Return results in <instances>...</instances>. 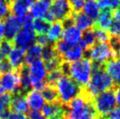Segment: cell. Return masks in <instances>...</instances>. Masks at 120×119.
Here are the masks:
<instances>
[{
  "instance_id": "obj_1",
  "label": "cell",
  "mask_w": 120,
  "mask_h": 119,
  "mask_svg": "<svg viewBox=\"0 0 120 119\" xmlns=\"http://www.w3.org/2000/svg\"><path fill=\"white\" fill-rule=\"evenodd\" d=\"M66 107V119L98 118L92 103V98L85 92L84 89H82L80 95L72 100Z\"/></svg>"
},
{
  "instance_id": "obj_2",
  "label": "cell",
  "mask_w": 120,
  "mask_h": 119,
  "mask_svg": "<svg viewBox=\"0 0 120 119\" xmlns=\"http://www.w3.org/2000/svg\"><path fill=\"white\" fill-rule=\"evenodd\" d=\"M115 83L104 69V65L94 64L90 82L85 88V92L93 99L94 96L104 91L114 89Z\"/></svg>"
},
{
  "instance_id": "obj_3",
  "label": "cell",
  "mask_w": 120,
  "mask_h": 119,
  "mask_svg": "<svg viewBox=\"0 0 120 119\" xmlns=\"http://www.w3.org/2000/svg\"><path fill=\"white\" fill-rule=\"evenodd\" d=\"M61 67L64 74L69 76L81 88H85L92 74L93 62L89 58H82L70 64L62 63Z\"/></svg>"
},
{
  "instance_id": "obj_4",
  "label": "cell",
  "mask_w": 120,
  "mask_h": 119,
  "mask_svg": "<svg viewBox=\"0 0 120 119\" xmlns=\"http://www.w3.org/2000/svg\"><path fill=\"white\" fill-rule=\"evenodd\" d=\"M53 87L57 92L58 101L65 106H67L72 100L79 96L83 89L76 84L66 74L60 76Z\"/></svg>"
},
{
  "instance_id": "obj_5",
  "label": "cell",
  "mask_w": 120,
  "mask_h": 119,
  "mask_svg": "<svg viewBox=\"0 0 120 119\" xmlns=\"http://www.w3.org/2000/svg\"><path fill=\"white\" fill-rule=\"evenodd\" d=\"M36 41V33L33 27V20L32 17L26 15L23 19V26L19 33L15 35L12 40V43L16 47L26 50L31 46L35 44Z\"/></svg>"
},
{
  "instance_id": "obj_6",
  "label": "cell",
  "mask_w": 120,
  "mask_h": 119,
  "mask_svg": "<svg viewBox=\"0 0 120 119\" xmlns=\"http://www.w3.org/2000/svg\"><path fill=\"white\" fill-rule=\"evenodd\" d=\"M87 51L89 59L94 64L105 65L110 60L117 58V53L110 42H98Z\"/></svg>"
},
{
  "instance_id": "obj_7",
  "label": "cell",
  "mask_w": 120,
  "mask_h": 119,
  "mask_svg": "<svg viewBox=\"0 0 120 119\" xmlns=\"http://www.w3.org/2000/svg\"><path fill=\"white\" fill-rule=\"evenodd\" d=\"M92 103L97 116L100 118H104L109 112L117 106L115 90L110 89L98 94L93 97Z\"/></svg>"
},
{
  "instance_id": "obj_8",
  "label": "cell",
  "mask_w": 120,
  "mask_h": 119,
  "mask_svg": "<svg viewBox=\"0 0 120 119\" xmlns=\"http://www.w3.org/2000/svg\"><path fill=\"white\" fill-rule=\"evenodd\" d=\"M53 3L50 4V9L44 19L51 22H65L69 19L73 15L68 3V0H53Z\"/></svg>"
},
{
  "instance_id": "obj_9",
  "label": "cell",
  "mask_w": 120,
  "mask_h": 119,
  "mask_svg": "<svg viewBox=\"0 0 120 119\" xmlns=\"http://www.w3.org/2000/svg\"><path fill=\"white\" fill-rule=\"evenodd\" d=\"M27 70L32 82V87L34 89L41 91L47 85L46 82L47 70L44 61L41 60L34 61L27 66Z\"/></svg>"
},
{
  "instance_id": "obj_10",
  "label": "cell",
  "mask_w": 120,
  "mask_h": 119,
  "mask_svg": "<svg viewBox=\"0 0 120 119\" xmlns=\"http://www.w3.org/2000/svg\"><path fill=\"white\" fill-rule=\"evenodd\" d=\"M0 86L4 92L11 95L20 93L19 74L18 70L0 74Z\"/></svg>"
},
{
  "instance_id": "obj_11",
  "label": "cell",
  "mask_w": 120,
  "mask_h": 119,
  "mask_svg": "<svg viewBox=\"0 0 120 119\" xmlns=\"http://www.w3.org/2000/svg\"><path fill=\"white\" fill-rule=\"evenodd\" d=\"M23 19L24 18H19L14 15H9L4 19V34L5 40L10 41L13 40L15 35L23 26Z\"/></svg>"
},
{
  "instance_id": "obj_12",
  "label": "cell",
  "mask_w": 120,
  "mask_h": 119,
  "mask_svg": "<svg viewBox=\"0 0 120 119\" xmlns=\"http://www.w3.org/2000/svg\"><path fill=\"white\" fill-rule=\"evenodd\" d=\"M63 33L61 36V40L66 41L68 43L75 45V44H79L82 38V31L78 29L72 21V17L69 19L66 20L63 22Z\"/></svg>"
},
{
  "instance_id": "obj_13",
  "label": "cell",
  "mask_w": 120,
  "mask_h": 119,
  "mask_svg": "<svg viewBox=\"0 0 120 119\" xmlns=\"http://www.w3.org/2000/svg\"><path fill=\"white\" fill-rule=\"evenodd\" d=\"M41 109V113L47 119H57L66 116L67 107L61 104L60 102H54L44 104Z\"/></svg>"
},
{
  "instance_id": "obj_14",
  "label": "cell",
  "mask_w": 120,
  "mask_h": 119,
  "mask_svg": "<svg viewBox=\"0 0 120 119\" xmlns=\"http://www.w3.org/2000/svg\"><path fill=\"white\" fill-rule=\"evenodd\" d=\"M86 50L80 44H75L70 46L68 50L61 56V60L65 64L75 62L79 60L82 59Z\"/></svg>"
},
{
  "instance_id": "obj_15",
  "label": "cell",
  "mask_w": 120,
  "mask_h": 119,
  "mask_svg": "<svg viewBox=\"0 0 120 119\" xmlns=\"http://www.w3.org/2000/svg\"><path fill=\"white\" fill-rule=\"evenodd\" d=\"M50 9V3L42 1V0H35L29 9L30 16L35 19H45Z\"/></svg>"
},
{
  "instance_id": "obj_16",
  "label": "cell",
  "mask_w": 120,
  "mask_h": 119,
  "mask_svg": "<svg viewBox=\"0 0 120 119\" xmlns=\"http://www.w3.org/2000/svg\"><path fill=\"white\" fill-rule=\"evenodd\" d=\"M25 96H26L28 107L32 109V110L34 109L39 110L45 104V99L42 96L41 91H39L36 89H32V90H29L25 95Z\"/></svg>"
},
{
  "instance_id": "obj_17",
  "label": "cell",
  "mask_w": 120,
  "mask_h": 119,
  "mask_svg": "<svg viewBox=\"0 0 120 119\" xmlns=\"http://www.w3.org/2000/svg\"><path fill=\"white\" fill-rule=\"evenodd\" d=\"M25 50L19 47H12L7 56V60L9 61L13 70L19 69L25 65Z\"/></svg>"
},
{
  "instance_id": "obj_18",
  "label": "cell",
  "mask_w": 120,
  "mask_h": 119,
  "mask_svg": "<svg viewBox=\"0 0 120 119\" xmlns=\"http://www.w3.org/2000/svg\"><path fill=\"white\" fill-rule=\"evenodd\" d=\"M10 109L12 112L21 113V114H26L28 112L29 107H28L26 96L24 94L18 93V94L12 95Z\"/></svg>"
},
{
  "instance_id": "obj_19",
  "label": "cell",
  "mask_w": 120,
  "mask_h": 119,
  "mask_svg": "<svg viewBox=\"0 0 120 119\" xmlns=\"http://www.w3.org/2000/svg\"><path fill=\"white\" fill-rule=\"evenodd\" d=\"M72 21L74 25L81 31H87V30L92 29L94 26V22H95L90 17H88L86 14L82 11L73 13Z\"/></svg>"
},
{
  "instance_id": "obj_20",
  "label": "cell",
  "mask_w": 120,
  "mask_h": 119,
  "mask_svg": "<svg viewBox=\"0 0 120 119\" xmlns=\"http://www.w3.org/2000/svg\"><path fill=\"white\" fill-rule=\"evenodd\" d=\"M104 69L109 74L115 85L120 84V59L115 58L104 65Z\"/></svg>"
},
{
  "instance_id": "obj_21",
  "label": "cell",
  "mask_w": 120,
  "mask_h": 119,
  "mask_svg": "<svg viewBox=\"0 0 120 119\" xmlns=\"http://www.w3.org/2000/svg\"><path fill=\"white\" fill-rule=\"evenodd\" d=\"M63 23L55 21L53 24H50L49 28L47 30L46 35L48 38V40L51 43H56L57 41L61 39L62 33H63Z\"/></svg>"
},
{
  "instance_id": "obj_22",
  "label": "cell",
  "mask_w": 120,
  "mask_h": 119,
  "mask_svg": "<svg viewBox=\"0 0 120 119\" xmlns=\"http://www.w3.org/2000/svg\"><path fill=\"white\" fill-rule=\"evenodd\" d=\"M43 47H41L38 44H34L25 52V65H30L34 61H37L42 57Z\"/></svg>"
},
{
  "instance_id": "obj_23",
  "label": "cell",
  "mask_w": 120,
  "mask_h": 119,
  "mask_svg": "<svg viewBox=\"0 0 120 119\" xmlns=\"http://www.w3.org/2000/svg\"><path fill=\"white\" fill-rule=\"evenodd\" d=\"M113 21V12L111 11H103L98 15L96 20V26L103 30H109L110 25Z\"/></svg>"
},
{
  "instance_id": "obj_24",
  "label": "cell",
  "mask_w": 120,
  "mask_h": 119,
  "mask_svg": "<svg viewBox=\"0 0 120 119\" xmlns=\"http://www.w3.org/2000/svg\"><path fill=\"white\" fill-rule=\"evenodd\" d=\"M12 95L3 93L0 95V119H4L10 112V106Z\"/></svg>"
},
{
  "instance_id": "obj_25",
  "label": "cell",
  "mask_w": 120,
  "mask_h": 119,
  "mask_svg": "<svg viewBox=\"0 0 120 119\" xmlns=\"http://www.w3.org/2000/svg\"><path fill=\"white\" fill-rule=\"evenodd\" d=\"M10 9L12 12V15L19 17V18H25L29 11V7L24 4L21 2H19L17 0H11L10 2Z\"/></svg>"
},
{
  "instance_id": "obj_26",
  "label": "cell",
  "mask_w": 120,
  "mask_h": 119,
  "mask_svg": "<svg viewBox=\"0 0 120 119\" xmlns=\"http://www.w3.org/2000/svg\"><path fill=\"white\" fill-rule=\"evenodd\" d=\"M96 37L94 33V30L90 29L84 31L83 33H82V38L79 44L83 47L85 50H88L91 46L96 44Z\"/></svg>"
},
{
  "instance_id": "obj_27",
  "label": "cell",
  "mask_w": 120,
  "mask_h": 119,
  "mask_svg": "<svg viewBox=\"0 0 120 119\" xmlns=\"http://www.w3.org/2000/svg\"><path fill=\"white\" fill-rule=\"evenodd\" d=\"M100 8L98 6L97 3L96 2H87L84 4L82 11L83 13H85L88 17H90L93 21H96L98 15L100 14Z\"/></svg>"
},
{
  "instance_id": "obj_28",
  "label": "cell",
  "mask_w": 120,
  "mask_h": 119,
  "mask_svg": "<svg viewBox=\"0 0 120 119\" xmlns=\"http://www.w3.org/2000/svg\"><path fill=\"white\" fill-rule=\"evenodd\" d=\"M49 26H50V23L44 19H39L33 21V27L37 35L46 34L49 28Z\"/></svg>"
},
{
  "instance_id": "obj_29",
  "label": "cell",
  "mask_w": 120,
  "mask_h": 119,
  "mask_svg": "<svg viewBox=\"0 0 120 119\" xmlns=\"http://www.w3.org/2000/svg\"><path fill=\"white\" fill-rule=\"evenodd\" d=\"M42 96H43L45 101H47V103H54V102H59L58 101V96L57 92L55 90V88L53 86L47 85L42 90Z\"/></svg>"
},
{
  "instance_id": "obj_30",
  "label": "cell",
  "mask_w": 120,
  "mask_h": 119,
  "mask_svg": "<svg viewBox=\"0 0 120 119\" xmlns=\"http://www.w3.org/2000/svg\"><path fill=\"white\" fill-rule=\"evenodd\" d=\"M62 74H64V72L61 67H59V68L51 70L49 72H47V78H46L47 84V85H50V86H54L55 83L57 82V81L60 79V76L62 75Z\"/></svg>"
},
{
  "instance_id": "obj_31",
  "label": "cell",
  "mask_w": 120,
  "mask_h": 119,
  "mask_svg": "<svg viewBox=\"0 0 120 119\" xmlns=\"http://www.w3.org/2000/svg\"><path fill=\"white\" fill-rule=\"evenodd\" d=\"M97 4L103 11H112L120 9V0H98Z\"/></svg>"
},
{
  "instance_id": "obj_32",
  "label": "cell",
  "mask_w": 120,
  "mask_h": 119,
  "mask_svg": "<svg viewBox=\"0 0 120 119\" xmlns=\"http://www.w3.org/2000/svg\"><path fill=\"white\" fill-rule=\"evenodd\" d=\"M58 54H57L56 51L53 47V45H49V46L43 47V51H42V59H43L44 62L49 61L51 60H53L55 58H58Z\"/></svg>"
},
{
  "instance_id": "obj_33",
  "label": "cell",
  "mask_w": 120,
  "mask_h": 119,
  "mask_svg": "<svg viewBox=\"0 0 120 119\" xmlns=\"http://www.w3.org/2000/svg\"><path fill=\"white\" fill-rule=\"evenodd\" d=\"M12 48V42L10 40H3L0 42V61L7 59V56Z\"/></svg>"
},
{
  "instance_id": "obj_34",
  "label": "cell",
  "mask_w": 120,
  "mask_h": 119,
  "mask_svg": "<svg viewBox=\"0 0 120 119\" xmlns=\"http://www.w3.org/2000/svg\"><path fill=\"white\" fill-rule=\"evenodd\" d=\"M94 33L96 37V40L97 42H109L110 39V33L107 32L106 30H103L100 28L95 27L94 29Z\"/></svg>"
},
{
  "instance_id": "obj_35",
  "label": "cell",
  "mask_w": 120,
  "mask_h": 119,
  "mask_svg": "<svg viewBox=\"0 0 120 119\" xmlns=\"http://www.w3.org/2000/svg\"><path fill=\"white\" fill-rule=\"evenodd\" d=\"M10 3L6 0H0V21L10 15Z\"/></svg>"
},
{
  "instance_id": "obj_36",
  "label": "cell",
  "mask_w": 120,
  "mask_h": 119,
  "mask_svg": "<svg viewBox=\"0 0 120 119\" xmlns=\"http://www.w3.org/2000/svg\"><path fill=\"white\" fill-rule=\"evenodd\" d=\"M68 3L73 13H75L82 10L85 4V0H68Z\"/></svg>"
},
{
  "instance_id": "obj_37",
  "label": "cell",
  "mask_w": 120,
  "mask_h": 119,
  "mask_svg": "<svg viewBox=\"0 0 120 119\" xmlns=\"http://www.w3.org/2000/svg\"><path fill=\"white\" fill-rule=\"evenodd\" d=\"M110 37H118L120 34V22L117 19H114L109 28V32Z\"/></svg>"
},
{
  "instance_id": "obj_38",
  "label": "cell",
  "mask_w": 120,
  "mask_h": 119,
  "mask_svg": "<svg viewBox=\"0 0 120 119\" xmlns=\"http://www.w3.org/2000/svg\"><path fill=\"white\" fill-rule=\"evenodd\" d=\"M11 71H13V68L11 66V64L7 60V59L1 60L0 61V74L9 73Z\"/></svg>"
},
{
  "instance_id": "obj_39",
  "label": "cell",
  "mask_w": 120,
  "mask_h": 119,
  "mask_svg": "<svg viewBox=\"0 0 120 119\" xmlns=\"http://www.w3.org/2000/svg\"><path fill=\"white\" fill-rule=\"evenodd\" d=\"M36 42L41 47H46V46L51 45V42L49 41L46 34H40V35L36 36Z\"/></svg>"
},
{
  "instance_id": "obj_40",
  "label": "cell",
  "mask_w": 120,
  "mask_h": 119,
  "mask_svg": "<svg viewBox=\"0 0 120 119\" xmlns=\"http://www.w3.org/2000/svg\"><path fill=\"white\" fill-rule=\"evenodd\" d=\"M105 119H120V107H115L111 111L109 112Z\"/></svg>"
},
{
  "instance_id": "obj_41",
  "label": "cell",
  "mask_w": 120,
  "mask_h": 119,
  "mask_svg": "<svg viewBox=\"0 0 120 119\" xmlns=\"http://www.w3.org/2000/svg\"><path fill=\"white\" fill-rule=\"evenodd\" d=\"M28 117H29V119H47L40 111L35 110V109L32 110V111L29 113Z\"/></svg>"
},
{
  "instance_id": "obj_42",
  "label": "cell",
  "mask_w": 120,
  "mask_h": 119,
  "mask_svg": "<svg viewBox=\"0 0 120 119\" xmlns=\"http://www.w3.org/2000/svg\"><path fill=\"white\" fill-rule=\"evenodd\" d=\"M4 119H27V116L25 114L10 111L9 114L7 115V116Z\"/></svg>"
},
{
  "instance_id": "obj_43",
  "label": "cell",
  "mask_w": 120,
  "mask_h": 119,
  "mask_svg": "<svg viewBox=\"0 0 120 119\" xmlns=\"http://www.w3.org/2000/svg\"><path fill=\"white\" fill-rule=\"evenodd\" d=\"M115 90V95H116V100H117V104H118L120 107V84L117 85Z\"/></svg>"
},
{
  "instance_id": "obj_44",
  "label": "cell",
  "mask_w": 120,
  "mask_h": 119,
  "mask_svg": "<svg viewBox=\"0 0 120 119\" xmlns=\"http://www.w3.org/2000/svg\"><path fill=\"white\" fill-rule=\"evenodd\" d=\"M19 2H21V3H23L24 4H26L27 6L29 7V9H30L31 5L33 4L35 2V0H17Z\"/></svg>"
},
{
  "instance_id": "obj_45",
  "label": "cell",
  "mask_w": 120,
  "mask_h": 119,
  "mask_svg": "<svg viewBox=\"0 0 120 119\" xmlns=\"http://www.w3.org/2000/svg\"><path fill=\"white\" fill-rule=\"evenodd\" d=\"M4 38V25H3V22L0 21V42L3 41Z\"/></svg>"
},
{
  "instance_id": "obj_46",
  "label": "cell",
  "mask_w": 120,
  "mask_h": 119,
  "mask_svg": "<svg viewBox=\"0 0 120 119\" xmlns=\"http://www.w3.org/2000/svg\"><path fill=\"white\" fill-rule=\"evenodd\" d=\"M113 19H117L120 22V9L115 11V12L113 13Z\"/></svg>"
},
{
  "instance_id": "obj_47",
  "label": "cell",
  "mask_w": 120,
  "mask_h": 119,
  "mask_svg": "<svg viewBox=\"0 0 120 119\" xmlns=\"http://www.w3.org/2000/svg\"><path fill=\"white\" fill-rule=\"evenodd\" d=\"M117 56L119 57V59H120V46H119V47H118V48H117Z\"/></svg>"
},
{
  "instance_id": "obj_48",
  "label": "cell",
  "mask_w": 120,
  "mask_h": 119,
  "mask_svg": "<svg viewBox=\"0 0 120 119\" xmlns=\"http://www.w3.org/2000/svg\"><path fill=\"white\" fill-rule=\"evenodd\" d=\"M57 119H66V116H61V117H60V118H57Z\"/></svg>"
},
{
  "instance_id": "obj_49",
  "label": "cell",
  "mask_w": 120,
  "mask_h": 119,
  "mask_svg": "<svg viewBox=\"0 0 120 119\" xmlns=\"http://www.w3.org/2000/svg\"><path fill=\"white\" fill-rule=\"evenodd\" d=\"M42 1H46V2H49V3H50V2H52L53 0H42Z\"/></svg>"
},
{
  "instance_id": "obj_50",
  "label": "cell",
  "mask_w": 120,
  "mask_h": 119,
  "mask_svg": "<svg viewBox=\"0 0 120 119\" xmlns=\"http://www.w3.org/2000/svg\"><path fill=\"white\" fill-rule=\"evenodd\" d=\"M85 1H88V2H95V1H96V0H85Z\"/></svg>"
},
{
  "instance_id": "obj_51",
  "label": "cell",
  "mask_w": 120,
  "mask_h": 119,
  "mask_svg": "<svg viewBox=\"0 0 120 119\" xmlns=\"http://www.w3.org/2000/svg\"><path fill=\"white\" fill-rule=\"evenodd\" d=\"M117 39H118V40H119V41H120V34H119V35H118V37H117Z\"/></svg>"
},
{
  "instance_id": "obj_52",
  "label": "cell",
  "mask_w": 120,
  "mask_h": 119,
  "mask_svg": "<svg viewBox=\"0 0 120 119\" xmlns=\"http://www.w3.org/2000/svg\"><path fill=\"white\" fill-rule=\"evenodd\" d=\"M97 119H105V118H100V117H98V118H97Z\"/></svg>"
}]
</instances>
